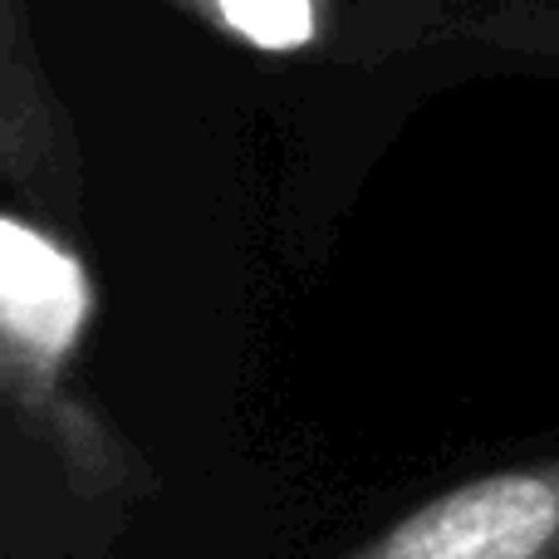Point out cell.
<instances>
[{
  "label": "cell",
  "instance_id": "3",
  "mask_svg": "<svg viewBox=\"0 0 559 559\" xmlns=\"http://www.w3.org/2000/svg\"><path fill=\"white\" fill-rule=\"evenodd\" d=\"M222 20L261 49H299L314 35L309 0H216Z\"/></svg>",
  "mask_w": 559,
  "mask_h": 559
},
{
  "label": "cell",
  "instance_id": "2",
  "mask_svg": "<svg viewBox=\"0 0 559 559\" xmlns=\"http://www.w3.org/2000/svg\"><path fill=\"white\" fill-rule=\"evenodd\" d=\"M5 338L20 368H49L84 324V275L45 236L5 222Z\"/></svg>",
  "mask_w": 559,
  "mask_h": 559
},
{
  "label": "cell",
  "instance_id": "1",
  "mask_svg": "<svg viewBox=\"0 0 559 559\" xmlns=\"http://www.w3.org/2000/svg\"><path fill=\"white\" fill-rule=\"evenodd\" d=\"M338 559H559V456L437 491Z\"/></svg>",
  "mask_w": 559,
  "mask_h": 559
}]
</instances>
